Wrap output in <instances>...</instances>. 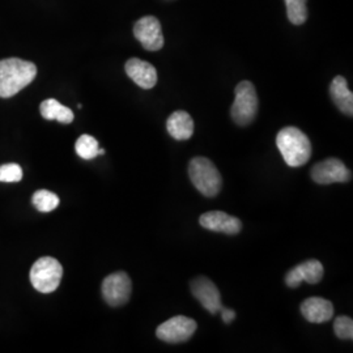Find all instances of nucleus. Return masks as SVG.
I'll return each instance as SVG.
<instances>
[{
	"instance_id": "obj_17",
	"label": "nucleus",
	"mask_w": 353,
	"mask_h": 353,
	"mask_svg": "<svg viewBox=\"0 0 353 353\" xmlns=\"http://www.w3.org/2000/svg\"><path fill=\"white\" fill-rule=\"evenodd\" d=\"M39 112L41 115L48 119V121H58L63 125H70L74 122V112L62 105L61 102L54 100V99H49L41 103L39 106Z\"/></svg>"
},
{
	"instance_id": "obj_21",
	"label": "nucleus",
	"mask_w": 353,
	"mask_h": 353,
	"mask_svg": "<svg viewBox=\"0 0 353 353\" xmlns=\"http://www.w3.org/2000/svg\"><path fill=\"white\" fill-rule=\"evenodd\" d=\"M334 331L335 335L343 341H352L353 339V321L347 316H339L335 318L334 322Z\"/></svg>"
},
{
	"instance_id": "obj_5",
	"label": "nucleus",
	"mask_w": 353,
	"mask_h": 353,
	"mask_svg": "<svg viewBox=\"0 0 353 353\" xmlns=\"http://www.w3.org/2000/svg\"><path fill=\"white\" fill-rule=\"evenodd\" d=\"M258 106L259 102L254 84L250 81H241L236 87V99L230 109L232 119L239 126H248L255 119Z\"/></svg>"
},
{
	"instance_id": "obj_14",
	"label": "nucleus",
	"mask_w": 353,
	"mask_h": 353,
	"mask_svg": "<svg viewBox=\"0 0 353 353\" xmlns=\"http://www.w3.org/2000/svg\"><path fill=\"white\" fill-rule=\"evenodd\" d=\"M301 314L312 323H325L334 316V305L322 297H310L301 303Z\"/></svg>"
},
{
	"instance_id": "obj_3",
	"label": "nucleus",
	"mask_w": 353,
	"mask_h": 353,
	"mask_svg": "<svg viewBox=\"0 0 353 353\" xmlns=\"http://www.w3.org/2000/svg\"><path fill=\"white\" fill-rule=\"evenodd\" d=\"M189 176L195 189L207 198L216 196L223 186L219 169L207 157H194L190 161Z\"/></svg>"
},
{
	"instance_id": "obj_1",
	"label": "nucleus",
	"mask_w": 353,
	"mask_h": 353,
	"mask_svg": "<svg viewBox=\"0 0 353 353\" xmlns=\"http://www.w3.org/2000/svg\"><path fill=\"white\" fill-rule=\"evenodd\" d=\"M37 76L36 64L19 58L0 61V97L10 99L28 87Z\"/></svg>"
},
{
	"instance_id": "obj_18",
	"label": "nucleus",
	"mask_w": 353,
	"mask_h": 353,
	"mask_svg": "<svg viewBox=\"0 0 353 353\" xmlns=\"http://www.w3.org/2000/svg\"><path fill=\"white\" fill-rule=\"evenodd\" d=\"M32 203L39 212H51L59 205V198L49 190H38L32 198Z\"/></svg>"
},
{
	"instance_id": "obj_20",
	"label": "nucleus",
	"mask_w": 353,
	"mask_h": 353,
	"mask_svg": "<svg viewBox=\"0 0 353 353\" xmlns=\"http://www.w3.org/2000/svg\"><path fill=\"white\" fill-rule=\"evenodd\" d=\"M287 6V14L290 23L294 26H301L307 19V0H284Z\"/></svg>"
},
{
	"instance_id": "obj_22",
	"label": "nucleus",
	"mask_w": 353,
	"mask_h": 353,
	"mask_svg": "<svg viewBox=\"0 0 353 353\" xmlns=\"http://www.w3.org/2000/svg\"><path fill=\"white\" fill-rule=\"evenodd\" d=\"M23 179V169L17 164L0 166V182H19Z\"/></svg>"
},
{
	"instance_id": "obj_16",
	"label": "nucleus",
	"mask_w": 353,
	"mask_h": 353,
	"mask_svg": "<svg viewBox=\"0 0 353 353\" xmlns=\"http://www.w3.org/2000/svg\"><path fill=\"white\" fill-rule=\"evenodd\" d=\"M330 94L341 113L352 117L353 93L348 89V83L343 76H336L332 80L330 85Z\"/></svg>"
},
{
	"instance_id": "obj_8",
	"label": "nucleus",
	"mask_w": 353,
	"mask_h": 353,
	"mask_svg": "<svg viewBox=\"0 0 353 353\" xmlns=\"http://www.w3.org/2000/svg\"><path fill=\"white\" fill-rule=\"evenodd\" d=\"M312 179L318 185L347 183L351 181V170L339 159H326L312 168Z\"/></svg>"
},
{
	"instance_id": "obj_23",
	"label": "nucleus",
	"mask_w": 353,
	"mask_h": 353,
	"mask_svg": "<svg viewBox=\"0 0 353 353\" xmlns=\"http://www.w3.org/2000/svg\"><path fill=\"white\" fill-rule=\"evenodd\" d=\"M221 312V318H223V321L229 325V323H232L233 321H234V318H236V313H234V310H230V309H227V307H224L223 306V309L220 310Z\"/></svg>"
},
{
	"instance_id": "obj_7",
	"label": "nucleus",
	"mask_w": 353,
	"mask_h": 353,
	"mask_svg": "<svg viewBox=\"0 0 353 353\" xmlns=\"http://www.w3.org/2000/svg\"><path fill=\"white\" fill-rule=\"evenodd\" d=\"M102 296L108 305L118 307L128 303L132 292V283L126 272H114L102 281Z\"/></svg>"
},
{
	"instance_id": "obj_4",
	"label": "nucleus",
	"mask_w": 353,
	"mask_h": 353,
	"mask_svg": "<svg viewBox=\"0 0 353 353\" xmlns=\"http://www.w3.org/2000/svg\"><path fill=\"white\" fill-rule=\"evenodd\" d=\"M29 278L34 290L41 293H52L62 281L63 267L52 256H42L32 265Z\"/></svg>"
},
{
	"instance_id": "obj_10",
	"label": "nucleus",
	"mask_w": 353,
	"mask_h": 353,
	"mask_svg": "<svg viewBox=\"0 0 353 353\" xmlns=\"http://www.w3.org/2000/svg\"><path fill=\"white\" fill-rule=\"evenodd\" d=\"M190 290L194 297L208 313L216 314L223 309L220 290H217L214 281H211L210 279L205 276L194 279L190 284Z\"/></svg>"
},
{
	"instance_id": "obj_19",
	"label": "nucleus",
	"mask_w": 353,
	"mask_h": 353,
	"mask_svg": "<svg viewBox=\"0 0 353 353\" xmlns=\"http://www.w3.org/2000/svg\"><path fill=\"white\" fill-rule=\"evenodd\" d=\"M99 141L90 135H81L76 140L75 151L83 160H93L99 156Z\"/></svg>"
},
{
	"instance_id": "obj_15",
	"label": "nucleus",
	"mask_w": 353,
	"mask_h": 353,
	"mask_svg": "<svg viewBox=\"0 0 353 353\" xmlns=\"http://www.w3.org/2000/svg\"><path fill=\"white\" fill-rule=\"evenodd\" d=\"M166 130L173 139L188 140L194 135V121L189 113L178 110L168 118Z\"/></svg>"
},
{
	"instance_id": "obj_6",
	"label": "nucleus",
	"mask_w": 353,
	"mask_h": 353,
	"mask_svg": "<svg viewBox=\"0 0 353 353\" xmlns=\"http://www.w3.org/2000/svg\"><path fill=\"white\" fill-rule=\"evenodd\" d=\"M196 327V322L189 316H176L161 323L156 330V335L165 343L178 344L189 341Z\"/></svg>"
},
{
	"instance_id": "obj_9",
	"label": "nucleus",
	"mask_w": 353,
	"mask_h": 353,
	"mask_svg": "<svg viewBox=\"0 0 353 353\" xmlns=\"http://www.w3.org/2000/svg\"><path fill=\"white\" fill-rule=\"evenodd\" d=\"M135 38L148 51H159L164 46V36L160 21L153 16H145L134 26Z\"/></svg>"
},
{
	"instance_id": "obj_12",
	"label": "nucleus",
	"mask_w": 353,
	"mask_h": 353,
	"mask_svg": "<svg viewBox=\"0 0 353 353\" xmlns=\"http://www.w3.org/2000/svg\"><path fill=\"white\" fill-rule=\"evenodd\" d=\"M201 227L217 233H224L229 236L239 234L242 229L240 219L225 214L223 211H210L199 217Z\"/></svg>"
},
{
	"instance_id": "obj_2",
	"label": "nucleus",
	"mask_w": 353,
	"mask_h": 353,
	"mask_svg": "<svg viewBox=\"0 0 353 353\" xmlns=\"http://www.w3.org/2000/svg\"><path fill=\"white\" fill-rule=\"evenodd\" d=\"M276 145L285 164L299 168L306 164L312 157V143L297 127H284L279 131Z\"/></svg>"
},
{
	"instance_id": "obj_13",
	"label": "nucleus",
	"mask_w": 353,
	"mask_h": 353,
	"mask_svg": "<svg viewBox=\"0 0 353 353\" xmlns=\"http://www.w3.org/2000/svg\"><path fill=\"white\" fill-rule=\"evenodd\" d=\"M125 70L127 76L140 88L152 89L157 84V71L148 62L132 58L127 61Z\"/></svg>"
},
{
	"instance_id": "obj_11",
	"label": "nucleus",
	"mask_w": 353,
	"mask_h": 353,
	"mask_svg": "<svg viewBox=\"0 0 353 353\" xmlns=\"http://www.w3.org/2000/svg\"><path fill=\"white\" fill-rule=\"evenodd\" d=\"M325 275L323 265L316 259H309L293 267L285 275V284L290 288H299L303 281L307 284L319 283Z\"/></svg>"
}]
</instances>
